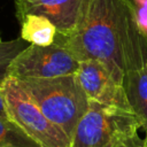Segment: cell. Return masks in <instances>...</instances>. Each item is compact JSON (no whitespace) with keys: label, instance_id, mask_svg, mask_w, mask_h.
Segmentation results:
<instances>
[{"label":"cell","instance_id":"obj_2","mask_svg":"<svg viewBox=\"0 0 147 147\" xmlns=\"http://www.w3.org/2000/svg\"><path fill=\"white\" fill-rule=\"evenodd\" d=\"M41 111L71 139L90 100L76 74L52 78H16Z\"/></svg>","mask_w":147,"mask_h":147},{"label":"cell","instance_id":"obj_8","mask_svg":"<svg viewBox=\"0 0 147 147\" xmlns=\"http://www.w3.org/2000/svg\"><path fill=\"white\" fill-rule=\"evenodd\" d=\"M122 84L131 110L138 117L141 129L147 131V64L127 72Z\"/></svg>","mask_w":147,"mask_h":147},{"label":"cell","instance_id":"obj_6","mask_svg":"<svg viewBox=\"0 0 147 147\" xmlns=\"http://www.w3.org/2000/svg\"><path fill=\"white\" fill-rule=\"evenodd\" d=\"M76 76L90 101L131 110L123 84L111 75L102 62L82 61Z\"/></svg>","mask_w":147,"mask_h":147},{"label":"cell","instance_id":"obj_16","mask_svg":"<svg viewBox=\"0 0 147 147\" xmlns=\"http://www.w3.org/2000/svg\"><path fill=\"white\" fill-rule=\"evenodd\" d=\"M1 42H2V40H1V37H0V44H1Z\"/></svg>","mask_w":147,"mask_h":147},{"label":"cell","instance_id":"obj_13","mask_svg":"<svg viewBox=\"0 0 147 147\" xmlns=\"http://www.w3.org/2000/svg\"><path fill=\"white\" fill-rule=\"evenodd\" d=\"M137 15L140 26L147 33V0H126Z\"/></svg>","mask_w":147,"mask_h":147},{"label":"cell","instance_id":"obj_9","mask_svg":"<svg viewBox=\"0 0 147 147\" xmlns=\"http://www.w3.org/2000/svg\"><path fill=\"white\" fill-rule=\"evenodd\" d=\"M20 24L21 38L25 41L38 46H48L54 44L57 29L48 18L40 15L29 14Z\"/></svg>","mask_w":147,"mask_h":147},{"label":"cell","instance_id":"obj_10","mask_svg":"<svg viewBox=\"0 0 147 147\" xmlns=\"http://www.w3.org/2000/svg\"><path fill=\"white\" fill-rule=\"evenodd\" d=\"M0 147H41L18 124L0 116Z\"/></svg>","mask_w":147,"mask_h":147},{"label":"cell","instance_id":"obj_14","mask_svg":"<svg viewBox=\"0 0 147 147\" xmlns=\"http://www.w3.org/2000/svg\"><path fill=\"white\" fill-rule=\"evenodd\" d=\"M0 116L1 117H6V118H9L8 116V113H7V109H6V105H5V100L0 93Z\"/></svg>","mask_w":147,"mask_h":147},{"label":"cell","instance_id":"obj_12","mask_svg":"<svg viewBox=\"0 0 147 147\" xmlns=\"http://www.w3.org/2000/svg\"><path fill=\"white\" fill-rule=\"evenodd\" d=\"M107 147H145V144H144V139L139 137V133L134 132L115 139Z\"/></svg>","mask_w":147,"mask_h":147},{"label":"cell","instance_id":"obj_4","mask_svg":"<svg viewBox=\"0 0 147 147\" xmlns=\"http://www.w3.org/2000/svg\"><path fill=\"white\" fill-rule=\"evenodd\" d=\"M141 124L131 110L90 101L78 122L70 147H107L115 139L138 132Z\"/></svg>","mask_w":147,"mask_h":147},{"label":"cell","instance_id":"obj_5","mask_svg":"<svg viewBox=\"0 0 147 147\" xmlns=\"http://www.w3.org/2000/svg\"><path fill=\"white\" fill-rule=\"evenodd\" d=\"M79 61L64 47L29 45L11 61L7 74L14 78H52L76 74Z\"/></svg>","mask_w":147,"mask_h":147},{"label":"cell","instance_id":"obj_15","mask_svg":"<svg viewBox=\"0 0 147 147\" xmlns=\"http://www.w3.org/2000/svg\"><path fill=\"white\" fill-rule=\"evenodd\" d=\"M144 144H145V147H147V131H146V137L144 138Z\"/></svg>","mask_w":147,"mask_h":147},{"label":"cell","instance_id":"obj_7","mask_svg":"<svg viewBox=\"0 0 147 147\" xmlns=\"http://www.w3.org/2000/svg\"><path fill=\"white\" fill-rule=\"evenodd\" d=\"M83 0H15V16L21 23L29 14L48 18L64 36L72 31Z\"/></svg>","mask_w":147,"mask_h":147},{"label":"cell","instance_id":"obj_1","mask_svg":"<svg viewBox=\"0 0 147 147\" xmlns=\"http://www.w3.org/2000/svg\"><path fill=\"white\" fill-rule=\"evenodd\" d=\"M54 42L79 62H102L119 83L147 64V33L126 0H83L72 31Z\"/></svg>","mask_w":147,"mask_h":147},{"label":"cell","instance_id":"obj_11","mask_svg":"<svg viewBox=\"0 0 147 147\" xmlns=\"http://www.w3.org/2000/svg\"><path fill=\"white\" fill-rule=\"evenodd\" d=\"M26 47L28 41L21 37L9 41H2L0 44V86L8 76L7 70L11 61Z\"/></svg>","mask_w":147,"mask_h":147},{"label":"cell","instance_id":"obj_3","mask_svg":"<svg viewBox=\"0 0 147 147\" xmlns=\"http://www.w3.org/2000/svg\"><path fill=\"white\" fill-rule=\"evenodd\" d=\"M8 116L41 147H70L71 139L41 111L17 79L7 76L0 86Z\"/></svg>","mask_w":147,"mask_h":147}]
</instances>
